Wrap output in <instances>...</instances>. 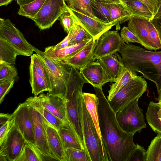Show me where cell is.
Segmentation results:
<instances>
[{"mask_svg": "<svg viewBox=\"0 0 161 161\" xmlns=\"http://www.w3.org/2000/svg\"><path fill=\"white\" fill-rule=\"evenodd\" d=\"M25 102L35 108L47 122L57 130H58L63 125L64 122L43 107L36 96L30 97Z\"/></svg>", "mask_w": 161, "mask_h": 161, "instance_id": "d4e9b609", "label": "cell"}, {"mask_svg": "<svg viewBox=\"0 0 161 161\" xmlns=\"http://www.w3.org/2000/svg\"><path fill=\"white\" fill-rule=\"evenodd\" d=\"M69 9L77 22L91 35L94 40L98 39L102 34L114 26L105 21L97 20L70 8Z\"/></svg>", "mask_w": 161, "mask_h": 161, "instance_id": "5bb4252c", "label": "cell"}, {"mask_svg": "<svg viewBox=\"0 0 161 161\" xmlns=\"http://www.w3.org/2000/svg\"><path fill=\"white\" fill-rule=\"evenodd\" d=\"M82 97L86 107L92 118L98 134L102 140L99 126L98 98L96 94L86 92L82 93Z\"/></svg>", "mask_w": 161, "mask_h": 161, "instance_id": "4316f807", "label": "cell"}, {"mask_svg": "<svg viewBox=\"0 0 161 161\" xmlns=\"http://www.w3.org/2000/svg\"><path fill=\"white\" fill-rule=\"evenodd\" d=\"M18 55V53L9 43L0 38V61L15 65L17 56Z\"/></svg>", "mask_w": 161, "mask_h": 161, "instance_id": "4dcf8cb0", "label": "cell"}, {"mask_svg": "<svg viewBox=\"0 0 161 161\" xmlns=\"http://www.w3.org/2000/svg\"><path fill=\"white\" fill-rule=\"evenodd\" d=\"M146 161H161V134L151 142L146 151Z\"/></svg>", "mask_w": 161, "mask_h": 161, "instance_id": "836d02e7", "label": "cell"}, {"mask_svg": "<svg viewBox=\"0 0 161 161\" xmlns=\"http://www.w3.org/2000/svg\"><path fill=\"white\" fill-rule=\"evenodd\" d=\"M131 16L143 18L149 21L154 16L148 7L140 0H126L122 2Z\"/></svg>", "mask_w": 161, "mask_h": 161, "instance_id": "cb8c5ba5", "label": "cell"}, {"mask_svg": "<svg viewBox=\"0 0 161 161\" xmlns=\"http://www.w3.org/2000/svg\"><path fill=\"white\" fill-rule=\"evenodd\" d=\"M137 75L136 72L125 67L117 80L110 85L107 97L108 101L110 100L115 93L129 82L135 78Z\"/></svg>", "mask_w": 161, "mask_h": 161, "instance_id": "f1b7e54d", "label": "cell"}, {"mask_svg": "<svg viewBox=\"0 0 161 161\" xmlns=\"http://www.w3.org/2000/svg\"><path fill=\"white\" fill-rule=\"evenodd\" d=\"M147 122L153 130L161 134V103L150 102L146 113Z\"/></svg>", "mask_w": 161, "mask_h": 161, "instance_id": "484cf974", "label": "cell"}, {"mask_svg": "<svg viewBox=\"0 0 161 161\" xmlns=\"http://www.w3.org/2000/svg\"><path fill=\"white\" fill-rule=\"evenodd\" d=\"M16 161H42L32 145L26 141L22 152Z\"/></svg>", "mask_w": 161, "mask_h": 161, "instance_id": "f35d334b", "label": "cell"}, {"mask_svg": "<svg viewBox=\"0 0 161 161\" xmlns=\"http://www.w3.org/2000/svg\"><path fill=\"white\" fill-rule=\"evenodd\" d=\"M12 115L15 124L26 141L36 146L32 121L26 102L19 104Z\"/></svg>", "mask_w": 161, "mask_h": 161, "instance_id": "4fadbf2b", "label": "cell"}, {"mask_svg": "<svg viewBox=\"0 0 161 161\" xmlns=\"http://www.w3.org/2000/svg\"><path fill=\"white\" fill-rule=\"evenodd\" d=\"M118 52L125 66L140 73L154 83L158 92L161 87V51H152L140 46L125 43Z\"/></svg>", "mask_w": 161, "mask_h": 161, "instance_id": "7a4b0ae2", "label": "cell"}, {"mask_svg": "<svg viewBox=\"0 0 161 161\" xmlns=\"http://www.w3.org/2000/svg\"><path fill=\"white\" fill-rule=\"evenodd\" d=\"M73 36L68 46L88 42L93 39L91 35L76 21L73 25Z\"/></svg>", "mask_w": 161, "mask_h": 161, "instance_id": "e575fe53", "label": "cell"}, {"mask_svg": "<svg viewBox=\"0 0 161 161\" xmlns=\"http://www.w3.org/2000/svg\"><path fill=\"white\" fill-rule=\"evenodd\" d=\"M81 106L85 143L90 161H109L104 144L98 134L83 97Z\"/></svg>", "mask_w": 161, "mask_h": 161, "instance_id": "277c9868", "label": "cell"}, {"mask_svg": "<svg viewBox=\"0 0 161 161\" xmlns=\"http://www.w3.org/2000/svg\"><path fill=\"white\" fill-rule=\"evenodd\" d=\"M144 3L153 14L154 16L157 13L158 2V0H140Z\"/></svg>", "mask_w": 161, "mask_h": 161, "instance_id": "bcb514c9", "label": "cell"}, {"mask_svg": "<svg viewBox=\"0 0 161 161\" xmlns=\"http://www.w3.org/2000/svg\"><path fill=\"white\" fill-rule=\"evenodd\" d=\"M158 96L157 99L158 102L161 103V87L158 92Z\"/></svg>", "mask_w": 161, "mask_h": 161, "instance_id": "816d5d0a", "label": "cell"}, {"mask_svg": "<svg viewBox=\"0 0 161 161\" xmlns=\"http://www.w3.org/2000/svg\"><path fill=\"white\" fill-rule=\"evenodd\" d=\"M60 24L63 28L64 31L68 34L72 27L76 22V19L70 12L69 11L62 13L58 19Z\"/></svg>", "mask_w": 161, "mask_h": 161, "instance_id": "60d3db41", "label": "cell"}, {"mask_svg": "<svg viewBox=\"0 0 161 161\" xmlns=\"http://www.w3.org/2000/svg\"><path fill=\"white\" fill-rule=\"evenodd\" d=\"M14 79L0 81V103L3 101L5 96L8 93L15 83Z\"/></svg>", "mask_w": 161, "mask_h": 161, "instance_id": "ee69618b", "label": "cell"}, {"mask_svg": "<svg viewBox=\"0 0 161 161\" xmlns=\"http://www.w3.org/2000/svg\"><path fill=\"white\" fill-rule=\"evenodd\" d=\"M32 47L44 60L49 70L52 90L48 93L49 95L58 96L66 100L67 84L72 67L61 61L52 59L44 52L32 45Z\"/></svg>", "mask_w": 161, "mask_h": 161, "instance_id": "5b68a950", "label": "cell"}, {"mask_svg": "<svg viewBox=\"0 0 161 161\" xmlns=\"http://www.w3.org/2000/svg\"><path fill=\"white\" fill-rule=\"evenodd\" d=\"M125 43L117 30H108L99 38L94 51L93 58L98 60L118 52Z\"/></svg>", "mask_w": 161, "mask_h": 161, "instance_id": "7c38bea8", "label": "cell"}, {"mask_svg": "<svg viewBox=\"0 0 161 161\" xmlns=\"http://www.w3.org/2000/svg\"><path fill=\"white\" fill-rule=\"evenodd\" d=\"M17 3L20 6L22 5H25L30 3L35 0H16Z\"/></svg>", "mask_w": 161, "mask_h": 161, "instance_id": "c3c4849f", "label": "cell"}, {"mask_svg": "<svg viewBox=\"0 0 161 161\" xmlns=\"http://www.w3.org/2000/svg\"><path fill=\"white\" fill-rule=\"evenodd\" d=\"M46 0H35L30 3L22 5L18 14L33 20L36 16Z\"/></svg>", "mask_w": 161, "mask_h": 161, "instance_id": "d6a6232c", "label": "cell"}, {"mask_svg": "<svg viewBox=\"0 0 161 161\" xmlns=\"http://www.w3.org/2000/svg\"><path fill=\"white\" fill-rule=\"evenodd\" d=\"M88 42L76 44L58 50L55 49L53 46H50L46 48L44 52L52 59L56 61H62L75 55L85 47Z\"/></svg>", "mask_w": 161, "mask_h": 161, "instance_id": "603a6c76", "label": "cell"}, {"mask_svg": "<svg viewBox=\"0 0 161 161\" xmlns=\"http://www.w3.org/2000/svg\"><path fill=\"white\" fill-rule=\"evenodd\" d=\"M90 1L93 9H94L98 13L103 20L108 23L111 24L109 13L105 3L97 0H90Z\"/></svg>", "mask_w": 161, "mask_h": 161, "instance_id": "ab89813d", "label": "cell"}, {"mask_svg": "<svg viewBox=\"0 0 161 161\" xmlns=\"http://www.w3.org/2000/svg\"><path fill=\"white\" fill-rule=\"evenodd\" d=\"M0 38L9 43L19 55L31 56L34 50L23 34L8 19L0 18Z\"/></svg>", "mask_w": 161, "mask_h": 161, "instance_id": "9c48e42d", "label": "cell"}, {"mask_svg": "<svg viewBox=\"0 0 161 161\" xmlns=\"http://www.w3.org/2000/svg\"><path fill=\"white\" fill-rule=\"evenodd\" d=\"M69 11L64 0H46L33 20L40 30H46L53 26L62 13Z\"/></svg>", "mask_w": 161, "mask_h": 161, "instance_id": "30bf717a", "label": "cell"}, {"mask_svg": "<svg viewBox=\"0 0 161 161\" xmlns=\"http://www.w3.org/2000/svg\"><path fill=\"white\" fill-rule=\"evenodd\" d=\"M158 2H160L161 1V0H158Z\"/></svg>", "mask_w": 161, "mask_h": 161, "instance_id": "db71d44e", "label": "cell"}, {"mask_svg": "<svg viewBox=\"0 0 161 161\" xmlns=\"http://www.w3.org/2000/svg\"><path fill=\"white\" fill-rule=\"evenodd\" d=\"M85 83L86 82L78 70L72 67L67 86L66 102L67 117L87 153L83 133L81 106L82 89Z\"/></svg>", "mask_w": 161, "mask_h": 161, "instance_id": "3957f363", "label": "cell"}, {"mask_svg": "<svg viewBox=\"0 0 161 161\" xmlns=\"http://www.w3.org/2000/svg\"><path fill=\"white\" fill-rule=\"evenodd\" d=\"M66 161H90L85 150L74 148H68L64 149Z\"/></svg>", "mask_w": 161, "mask_h": 161, "instance_id": "74e56055", "label": "cell"}, {"mask_svg": "<svg viewBox=\"0 0 161 161\" xmlns=\"http://www.w3.org/2000/svg\"><path fill=\"white\" fill-rule=\"evenodd\" d=\"M26 140L15 124L0 145V161H16L21 155Z\"/></svg>", "mask_w": 161, "mask_h": 161, "instance_id": "8fae6325", "label": "cell"}, {"mask_svg": "<svg viewBox=\"0 0 161 161\" xmlns=\"http://www.w3.org/2000/svg\"><path fill=\"white\" fill-rule=\"evenodd\" d=\"M148 28L155 50L161 49V20L154 18L148 21Z\"/></svg>", "mask_w": 161, "mask_h": 161, "instance_id": "1f68e13d", "label": "cell"}, {"mask_svg": "<svg viewBox=\"0 0 161 161\" xmlns=\"http://www.w3.org/2000/svg\"><path fill=\"white\" fill-rule=\"evenodd\" d=\"M45 124L48 143L51 154L56 160L66 161L64 149L58 130L47 120Z\"/></svg>", "mask_w": 161, "mask_h": 161, "instance_id": "ffe728a7", "label": "cell"}, {"mask_svg": "<svg viewBox=\"0 0 161 161\" xmlns=\"http://www.w3.org/2000/svg\"><path fill=\"white\" fill-rule=\"evenodd\" d=\"M139 99L116 113L118 122L122 130L134 135L136 132H140L147 127L143 111L138 105Z\"/></svg>", "mask_w": 161, "mask_h": 161, "instance_id": "52a82bcc", "label": "cell"}, {"mask_svg": "<svg viewBox=\"0 0 161 161\" xmlns=\"http://www.w3.org/2000/svg\"></svg>", "mask_w": 161, "mask_h": 161, "instance_id": "11a10c76", "label": "cell"}, {"mask_svg": "<svg viewBox=\"0 0 161 161\" xmlns=\"http://www.w3.org/2000/svg\"><path fill=\"white\" fill-rule=\"evenodd\" d=\"M120 36L126 44L129 43H137L142 45L140 41L127 27H123L121 31Z\"/></svg>", "mask_w": 161, "mask_h": 161, "instance_id": "7bdbcfd3", "label": "cell"}, {"mask_svg": "<svg viewBox=\"0 0 161 161\" xmlns=\"http://www.w3.org/2000/svg\"><path fill=\"white\" fill-rule=\"evenodd\" d=\"M58 131L64 149L74 148L85 150L75 130L68 118Z\"/></svg>", "mask_w": 161, "mask_h": 161, "instance_id": "44dd1931", "label": "cell"}, {"mask_svg": "<svg viewBox=\"0 0 161 161\" xmlns=\"http://www.w3.org/2000/svg\"><path fill=\"white\" fill-rule=\"evenodd\" d=\"M27 104L32 121L36 142L34 147L42 161L56 160L51 154L48 146L45 124L46 120L35 108Z\"/></svg>", "mask_w": 161, "mask_h": 161, "instance_id": "ba28073f", "label": "cell"}, {"mask_svg": "<svg viewBox=\"0 0 161 161\" xmlns=\"http://www.w3.org/2000/svg\"><path fill=\"white\" fill-rule=\"evenodd\" d=\"M103 2L107 3H119L122 2L120 0H97Z\"/></svg>", "mask_w": 161, "mask_h": 161, "instance_id": "f907efd6", "label": "cell"}, {"mask_svg": "<svg viewBox=\"0 0 161 161\" xmlns=\"http://www.w3.org/2000/svg\"><path fill=\"white\" fill-rule=\"evenodd\" d=\"M80 73L86 83L90 84L94 87L102 89L103 86L106 83L113 82L97 61L80 69Z\"/></svg>", "mask_w": 161, "mask_h": 161, "instance_id": "9a60e30c", "label": "cell"}, {"mask_svg": "<svg viewBox=\"0 0 161 161\" xmlns=\"http://www.w3.org/2000/svg\"><path fill=\"white\" fill-rule=\"evenodd\" d=\"M97 61L114 82L117 80L125 67L121 57L117 52L103 57Z\"/></svg>", "mask_w": 161, "mask_h": 161, "instance_id": "d6986e66", "label": "cell"}, {"mask_svg": "<svg viewBox=\"0 0 161 161\" xmlns=\"http://www.w3.org/2000/svg\"><path fill=\"white\" fill-rule=\"evenodd\" d=\"M109 11L111 23L115 25L116 30L120 29V25L128 21L131 15L122 2L105 3Z\"/></svg>", "mask_w": 161, "mask_h": 161, "instance_id": "7402d4cb", "label": "cell"}, {"mask_svg": "<svg viewBox=\"0 0 161 161\" xmlns=\"http://www.w3.org/2000/svg\"><path fill=\"white\" fill-rule=\"evenodd\" d=\"M36 97L43 107L63 122L67 119L66 100L48 93H42Z\"/></svg>", "mask_w": 161, "mask_h": 161, "instance_id": "e0dca14e", "label": "cell"}, {"mask_svg": "<svg viewBox=\"0 0 161 161\" xmlns=\"http://www.w3.org/2000/svg\"><path fill=\"white\" fill-rule=\"evenodd\" d=\"M148 21L145 19L131 16L128 21L127 27L140 41L142 46L149 50H155L149 35Z\"/></svg>", "mask_w": 161, "mask_h": 161, "instance_id": "ac0fdd59", "label": "cell"}, {"mask_svg": "<svg viewBox=\"0 0 161 161\" xmlns=\"http://www.w3.org/2000/svg\"><path fill=\"white\" fill-rule=\"evenodd\" d=\"M127 161H146V151L144 147L136 144Z\"/></svg>", "mask_w": 161, "mask_h": 161, "instance_id": "b9f144b4", "label": "cell"}, {"mask_svg": "<svg viewBox=\"0 0 161 161\" xmlns=\"http://www.w3.org/2000/svg\"><path fill=\"white\" fill-rule=\"evenodd\" d=\"M18 73L14 65L0 61V81L14 79L18 77Z\"/></svg>", "mask_w": 161, "mask_h": 161, "instance_id": "d590c367", "label": "cell"}, {"mask_svg": "<svg viewBox=\"0 0 161 161\" xmlns=\"http://www.w3.org/2000/svg\"><path fill=\"white\" fill-rule=\"evenodd\" d=\"M98 39L95 40L93 39H91L85 47L75 55L60 61L78 70L84 68L95 60L93 55Z\"/></svg>", "mask_w": 161, "mask_h": 161, "instance_id": "2e32d148", "label": "cell"}, {"mask_svg": "<svg viewBox=\"0 0 161 161\" xmlns=\"http://www.w3.org/2000/svg\"><path fill=\"white\" fill-rule=\"evenodd\" d=\"M158 10L157 14L154 16V18L161 19V1L158 2Z\"/></svg>", "mask_w": 161, "mask_h": 161, "instance_id": "7dc6e473", "label": "cell"}, {"mask_svg": "<svg viewBox=\"0 0 161 161\" xmlns=\"http://www.w3.org/2000/svg\"><path fill=\"white\" fill-rule=\"evenodd\" d=\"M14 122L12 114L1 113L0 114V144L9 132Z\"/></svg>", "mask_w": 161, "mask_h": 161, "instance_id": "8d00e7d4", "label": "cell"}, {"mask_svg": "<svg viewBox=\"0 0 161 161\" xmlns=\"http://www.w3.org/2000/svg\"><path fill=\"white\" fill-rule=\"evenodd\" d=\"M99 99V126L102 141L109 161H127L136 145L134 134L128 133L120 127L116 113L110 107L102 89L94 87Z\"/></svg>", "mask_w": 161, "mask_h": 161, "instance_id": "6da1fadb", "label": "cell"}, {"mask_svg": "<svg viewBox=\"0 0 161 161\" xmlns=\"http://www.w3.org/2000/svg\"><path fill=\"white\" fill-rule=\"evenodd\" d=\"M71 10L82 13L93 19L103 20L95 14L91 6L90 0H64Z\"/></svg>", "mask_w": 161, "mask_h": 161, "instance_id": "f546056e", "label": "cell"}, {"mask_svg": "<svg viewBox=\"0 0 161 161\" xmlns=\"http://www.w3.org/2000/svg\"><path fill=\"white\" fill-rule=\"evenodd\" d=\"M30 79L29 82L32 89V93L34 96L45 91L50 92L52 87L46 81L36 72L33 67L31 65L29 67Z\"/></svg>", "mask_w": 161, "mask_h": 161, "instance_id": "83f0119b", "label": "cell"}, {"mask_svg": "<svg viewBox=\"0 0 161 161\" xmlns=\"http://www.w3.org/2000/svg\"><path fill=\"white\" fill-rule=\"evenodd\" d=\"M73 26L71 29L67 36L60 42L55 46H53L54 49L58 50L62 49L68 46L71 41L73 33Z\"/></svg>", "mask_w": 161, "mask_h": 161, "instance_id": "f6af8a7d", "label": "cell"}, {"mask_svg": "<svg viewBox=\"0 0 161 161\" xmlns=\"http://www.w3.org/2000/svg\"><path fill=\"white\" fill-rule=\"evenodd\" d=\"M121 2L123 1H125V0H120Z\"/></svg>", "mask_w": 161, "mask_h": 161, "instance_id": "f5cc1de1", "label": "cell"}, {"mask_svg": "<svg viewBox=\"0 0 161 161\" xmlns=\"http://www.w3.org/2000/svg\"><path fill=\"white\" fill-rule=\"evenodd\" d=\"M13 0H0V6H7Z\"/></svg>", "mask_w": 161, "mask_h": 161, "instance_id": "681fc988", "label": "cell"}, {"mask_svg": "<svg viewBox=\"0 0 161 161\" xmlns=\"http://www.w3.org/2000/svg\"><path fill=\"white\" fill-rule=\"evenodd\" d=\"M147 86L144 78L142 76H137L119 90L108 102L117 113L141 97L146 91Z\"/></svg>", "mask_w": 161, "mask_h": 161, "instance_id": "8992f818", "label": "cell"}]
</instances>
